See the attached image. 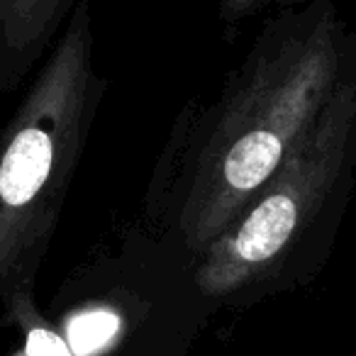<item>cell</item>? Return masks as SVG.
Instances as JSON below:
<instances>
[{"label":"cell","mask_w":356,"mask_h":356,"mask_svg":"<svg viewBox=\"0 0 356 356\" xmlns=\"http://www.w3.org/2000/svg\"><path fill=\"white\" fill-rule=\"evenodd\" d=\"M354 49L334 0L266 17L218 93L173 118L139 222L198 261L325 108Z\"/></svg>","instance_id":"1"},{"label":"cell","mask_w":356,"mask_h":356,"mask_svg":"<svg viewBox=\"0 0 356 356\" xmlns=\"http://www.w3.org/2000/svg\"><path fill=\"white\" fill-rule=\"evenodd\" d=\"M10 317L15 325L25 332V346L22 356H76L71 346L66 344L64 334L56 332L44 317L40 315L35 305L32 291H17L6 300Z\"/></svg>","instance_id":"5"},{"label":"cell","mask_w":356,"mask_h":356,"mask_svg":"<svg viewBox=\"0 0 356 356\" xmlns=\"http://www.w3.org/2000/svg\"><path fill=\"white\" fill-rule=\"evenodd\" d=\"M79 0H0V95L37 71Z\"/></svg>","instance_id":"4"},{"label":"cell","mask_w":356,"mask_h":356,"mask_svg":"<svg viewBox=\"0 0 356 356\" xmlns=\"http://www.w3.org/2000/svg\"><path fill=\"white\" fill-rule=\"evenodd\" d=\"M356 195V49L325 108L193 264L205 300L234 302L312 276Z\"/></svg>","instance_id":"2"},{"label":"cell","mask_w":356,"mask_h":356,"mask_svg":"<svg viewBox=\"0 0 356 356\" xmlns=\"http://www.w3.org/2000/svg\"><path fill=\"white\" fill-rule=\"evenodd\" d=\"M120 334V315L113 307L88 305L66 320V344L76 356H95Z\"/></svg>","instance_id":"6"},{"label":"cell","mask_w":356,"mask_h":356,"mask_svg":"<svg viewBox=\"0 0 356 356\" xmlns=\"http://www.w3.org/2000/svg\"><path fill=\"white\" fill-rule=\"evenodd\" d=\"M312 0H220L218 17L220 25L225 27L227 35L244 25L247 20L257 15H264L268 10H288V8H302Z\"/></svg>","instance_id":"7"},{"label":"cell","mask_w":356,"mask_h":356,"mask_svg":"<svg viewBox=\"0 0 356 356\" xmlns=\"http://www.w3.org/2000/svg\"><path fill=\"white\" fill-rule=\"evenodd\" d=\"M108 93L88 0H79L0 124V300L32 291Z\"/></svg>","instance_id":"3"}]
</instances>
